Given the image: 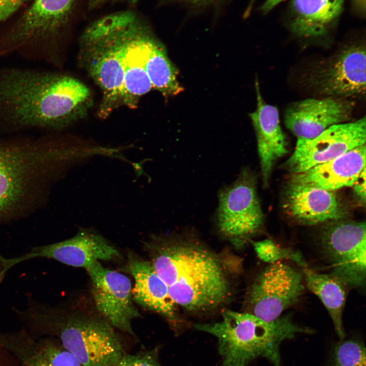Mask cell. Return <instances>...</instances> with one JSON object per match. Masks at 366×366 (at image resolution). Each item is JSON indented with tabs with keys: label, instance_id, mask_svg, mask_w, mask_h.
<instances>
[{
	"label": "cell",
	"instance_id": "1",
	"mask_svg": "<svg viewBox=\"0 0 366 366\" xmlns=\"http://www.w3.org/2000/svg\"><path fill=\"white\" fill-rule=\"evenodd\" d=\"M91 94L83 83L54 72L12 68L0 72V125L62 129L80 117Z\"/></svg>",
	"mask_w": 366,
	"mask_h": 366
},
{
	"label": "cell",
	"instance_id": "2",
	"mask_svg": "<svg viewBox=\"0 0 366 366\" xmlns=\"http://www.w3.org/2000/svg\"><path fill=\"white\" fill-rule=\"evenodd\" d=\"M88 156L85 145L48 136L0 139V223L33 207L50 183Z\"/></svg>",
	"mask_w": 366,
	"mask_h": 366
},
{
	"label": "cell",
	"instance_id": "3",
	"mask_svg": "<svg viewBox=\"0 0 366 366\" xmlns=\"http://www.w3.org/2000/svg\"><path fill=\"white\" fill-rule=\"evenodd\" d=\"M146 246L150 262L176 306L203 312L226 300L230 292L227 278L218 258L205 247L190 240L160 238Z\"/></svg>",
	"mask_w": 366,
	"mask_h": 366
},
{
	"label": "cell",
	"instance_id": "4",
	"mask_svg": "<svg viewBox=\"0 0 366 366\" xmlns=\"http://www.w3.org/2000/svg\"><path fill=\"white\" fill-rule=\"evenodd\" d=\"M32 337H51L82 366H114L126 353L113 327L99 314L77 313L33 299L24 310H12Z\"/></svg>",
	"mask_w": 366,
	"mask_h": 366
},
{
	"label": "cell",
	"instance_id": "5",
	"mask_svg": "<svg viewBox=\"0 0 366 366\" xmlns=\"http://www.w3.org/2000/svg\"><path fill=\"white\" fill-rule=\"evenodd\" d=\"M194 327L217 338L222 366H247L259 356L267 358L274 366H281V343L297 333L312 332L295 324L289 315L267 321L249 313L230 310L223 313L219 322Z\"/></svg>",
	"mask_w": 366,
	"mask_h": 366
},
{
	"label": "cell",
	"instance_id": "6",
	"mask_svg": "<svg viewBox=\"0 0 366 366\" xmlns=\"http://www.w3.org/2000/svg\"><path fill=\"white\" fill-rule=\"evenodd\" d=\"M126 14L127 11L115 12L95 20L85 28L81 37L88 72L103 93L102 116L122 103Z\"/></svg>",
	"mask_w": 366,
	"mask_h": 366
},
{
	"label": "cell",
	"instance_id": "7",
	"mask_svg": "<svg viewBox=\"0 0 366 366\" xmlns=\"http://www.w3.org/2000/svg\"><path fill=\"white\" fill-rule=\"evenodd\" d=\"M255 178L247 168L219 193L216 221L220 233L233 245L243 246L261 229L264 216L258 198Z\"/></svg>",
	"mask_w": 366,
	"mask_h": 366
},
{
	"label": "cell",
	"instance_id": "8",
	"mask_svg": "<svg viewBox=\"0 0 366 366\" xmlns=\"http://www.w3.org/2000/svg\"><path fill=\"white\" fill-rule=\"evenodd\" d=\"M365 241L364 222H332L322 231V250L330 266V273L349 289L365 285Z\"/></svg>",
	"mask_w": 366,
	"mask_h": 366
},
{
	"label": "cell",
	"instance_id": "9",
	"mask_svg": "<svg viewBox=\"0 0 366 366\" xmlns=\"http://www.w3.org/2000/svg\"><path fill=\"white\" fill-rule=\"evenodd\" d=\"M256 277L249 292V313L274 320L299 300L305 289L302 271L282 261L268 264Z\"/></svg>",
	"mask_w": 366,
	"mask_h": 366
},
{
	"label": "cell",
	"instance_id": "10",
	"mask_svg": "<svg viewBox=\"0 0 366 366\" xmlns=\"http://www.w3.org/2000/svg\"><path fill=\"white\" fill-rule=\"evenodd\" d=\"M120 257L118 251L102 236L88 229H81L73 237L51 244L36 246L17 257L0 256V282L15 265L38 258L51 259L65 264L86 268L99 260Z\"/></svg>",
	"mask_w": 366,
	"mask_h": 366
},
{
	"label": "cell",
	"instance_id": "11",
	"mask_svg": "<svg viewBox=\"0 0 366 366\" xmlns=\"http://www.w3.org/2000/svg\"><path fill=\"white\" fill-rule=\"evenodd\" d=\"M85 269L91 279L92 294L99 314L113 327L138 340L132 322L140 314L133 303L129 278L106 268L99 261Z\"/></svg>",
	"mask_w": 366,
	"mask_h": 366
},
{
	"label": "cell",
	"instance_id": "12",
	"mask_svg": "<svg viewBox=\"0 0 366 366\" xmlns=\"http://www.w3.org/2000/svg\"><path fill=\"white\" fill-rule=\"evenodd\" d=\"M365 118L331 126L311 139H297L285 164L292 174L305 171L365 144Z\"/></svg>",
	"mask_w": 366,
	"mask_h": 366
},
{
	"label": "cell",
	"instance_id": "13",
	"mask_svg": "<svg viewBox=\"0 0 366 366\" xmlns=\"http://www.w3.org/2000/svg\"><path fill=\"white\" fill-rule=\"evenodd\" d=\"M354 107L353 102L344 98L307 99L290 106L284 121L297 139H311L331 126L348 121Z\"/></svg>",
	"mask_w": 366,
	"mask_h": 366
},
{
	"label": "cell",
	"instance_id": "14",
	"mask_svg": "<svg viewBox=\"0 0 366 366\" xmlns=\"http://www.w3.org/2000/svg\"><path fill=\"white\" fill-rule=\"evenodd\" d=\"M365 47L354 44L341 50L318 72L315 82L320 94L346 99L365 93Z\"/></svg>",
	"mask_w": 366,
	"mask_h": 366
},
{
	"label": "cell",
	"instance_id": "15",
	"mask_svg": "<svg viewBox=\"0 0 366 366\" xmlns=\"http://www.w3.org/2000/svg\"><path fill=\"white\" fill-rule=\"evenodd\" d=\"M284 208L291 218L305 225L342 220L347 215L334 191L294 182L286 191Z\"/></svg>",
	"mask_w": 366,
	"mask_h": 366
},
{
	"label": "cell",
	"instance_id": "16",
	"mask_svg": "<svg viewBox=\"0 0 366 366\" xmlns=\"http://www.w3.org/2000/svg\"><path fill=\"white\" fill-rule=\"evenodd\" d=\"M127 12L122 52V103L134 108L139 98L152 88L145 69L142 53L144 40L150 30L134 12Z\"/></svg>",
	"mask_w": 366,
	"mask_h": 366
},
{
	"label": "cell",
	"instance_id": "17",
	"mask_svg": "<svg viewBox=\"0 0 366 366\" xmlns=\"http://www.w3.org/2000/svg\"><path fill=\"white\" fill-rule=\"evenodd\" d=\"M0 347L11 353L21 366H82L56 338H36L22 328L0 331Z\"/></svg>",
	"mask_w": 366,
	"mask_h": 366
},
{
	"label": "cell",
	"instance_id": "18",
	"mask_svg": "<svg viewBox=\"0 0 366 366\" xmlns=\"http://www.w3.org/2000/svg\"><path fill=\"white\" fill-rule=\"evenodd\" d=\"M365 169V144L325 163L293 174L291 182L307 184L329 191L352 187Z\"/></svg>",
	"mask_w": 366,
	"mask_h": 366
},
{
	"label": "cell",
	"instance_id": "19",
	"mask_svg": "<svg viewBox=\"0 0 366 366\" xmlns=\"http://www.w3.org/2000/svg\"><path fill=\"white\" fill-rule=\"evenodd\" d=\"M76 0H35L11 36L10 51L55 33L67 21Z\"/></svg>",
	"mask_w": 366,
	"mask_h": 366
},
{
	"label": "cell",
	"instance_id": "20",
	"mask_svg": "<svg viewBox=\"0 0 366 366\" xmlns=\"http://www.w3.org/2000/svg\"><path fill=\"white\" fill-rule=\"evenodd\" d=\"M255 85L257 107L249 115L256 132L261 170L265 185L274 162L284 156L287 150L285 137L280 125L278 108L264 101L257 80Z\"/></svg>",
	"mask_w": 366,
	"mask_h": 366
},
{
	"label": "cell",
	"instance_id": "21",
	"mask_svg": "<svg viewBox=\"0 0 366 366\" xmlns=\"http://www.w3.org/2000/svg\"><path fill=\"white\" fill-rule=\"evenodd\" d=\"M126 269L135 280L133 300L164 316L174 325L179 323L176 306L170 297L168 287L150 261L130 254Z\"/></svg>",
	"mask_w": 366,
	"mask_h": 366
},
{
	"label": "cell",
	"instance_id": "22",
	"mask_svg": "<svg viewBox=\"0 0 366 366\" xmlns=\"http://www.w3.org/2000/svg\"><path fill=\"white\" fill-rule=\"evenodd\" d=\"M345 0H291L287 20L296 36L316 38L326 35L337 23Z\"/></svg>",
	"mask_w": 366,
	"mask_h": 366
},
{
	"label": "cell",
	"instance_id": "23",
	"mask_svg": "<svg viewBox=\"0 0 366 366\" xmlns=\"http://www.w3.org/2000/svg\"><path fill=\"white\" fill-rule=\"evenodd\" d=\"M307 287L321 300L333 322L341 340L345 334L343 324V313L349 287L339 278L330 273L316 271L309 266L301 268Z\"/></svg>",
	"mask_w": 366,
	"mask_h": 366
},
{
	"label": "cell",
	"instance_id": "24",
	"mask_svg": "<svg viewBox=\"0 0 366 366\" xmlns=\"http://www.w3.org/2000/svg\"><path fill=\"white\" fill-rule=\"evenodd\" d=\"M142 53L152 88L166 97L176 96L183 91L177 80L178 69L170 60L163 45L150 31L144 40Z\"/></svg>",
	"mask_w": 366,
	"mask_h": 366
},
{
	"label": "cell",
	"instance_id": "25",
	"mask_svg": "<svg viewBox=\"0 0 366 366\" xmlns=\"http://www.w3.org/2000/svg\"><path fill=\"white\" fill-rule=\"evenodd\" d=\"M252 244L257 256L264 262L271 264L289 260L301 268L309 266L300 252L291 248L282 247L270 239L253 241Z\"/></svg>",
	"mask_w": 366,
	"mask_h": 366
},
{
	"label": "cell",
	"instance_id": "26",
	"mask_svg": "<svg viewBox=\"0 0 366 366\" xmlns=\"http://www.w3.org/2000/svg\"><path fill=\"white\" fill-rule=\"evenodd\" d=\"M332 366H365V348L357 339L337 344L332 352Z\"/></svg>",
	"mask_w": 366,
	"mask_h": 366
},
{
	"label": "cell",
	"instance_id": "27",
	"mask_svg": "<svg viewBox=\"0 0 366 366\" xmlns=\"http://www.w3.org/2000/svg\"><path fill=\"white\" fill-rule=\"evenodd\" d=\"M158 347L134 354L125 353L114 366H162Z\"/></svg>",
	"mask_w": 366,
	"mask_h": 366
},
{
	"label": "cell",
	"instance_id": "28",
	"mask_svg": "<svg viewBox=\"0 0 366 366\" xmlns=\"http://www.w3.org/2000/svg\"><path fill=\"white\" fill-rule=\"evenodd\" d=\"M25 0H0V23L7 19Z\"/></svg>",
	"mask_w": 366,
	"mask_h": 366
},
{
	"label": "cell",
	"instance_id": "29",
	"mask_svg": "<svg viewBox=\"0 0 366 366\" xmlns=\"http://www.w3.org/2000/svg\"><path fill=\"white\" fill-rule=\"evenodd\" d=\"M356 198L361 204L365 202V169L361 173L357 180L352 186Z\"/></svg>",
	"mask_w": 366,
	"mask_h": 366
},
{
	"label": "cell",
	"instance_id": "30",
	"mask_svg": "<svg viewBox=\"0 0 366 366\" xmlns=\"http://www.w3.org/2000/svg\"><path fill=\"white\" fill-rule=\"evenodd\" d=\"M353 8L359 16L364 17L366 11V0H352Z\"/></svg>",
	"mask_w": 366,
	"mask_h": 366
},
{
	"label": "cell",
	"instance_id": "31",
	"mask_svg": "<svg viewBox=\"0 0 366 366\" xmlns=\"http://www.w3.org/2000/svg\"><path fill=\"white\" fill-rule=\"evenodd\" d=\"M284 1L285 0H265L260 8V11L264 14H267Z\"/></svg>",
	"mask_w": 366,
	"mask_h": 366
},
{
	"label": "cell",
	"instance_id": "32",
	"mask_svg": "<svg viewBox=\"0 0 366 366\" xmlns=\"http://www.w3.org/2000/svg\"><path fill=\"white\" fill-rule=\"evenodd\" d=\"M114 1L116 0H89V4L90 7L94 8L100 6L102 4Z\"/></svg>",
	"mask_w": 366,
	"mask_h": 366
},
{
	"label": "cell",
	"instance_id": "33",
	"mask_svg": "<svg viewBox=\"0 0 366 366\" xmlns=\"http://www.w3.org/2000/svg\"><path fill=\"white\" fill-rule=\"evenodd\" d=\"M187 2L194 5H200L207 4L213 0H185Z\"/></svg>",
	"mask_w": 366,
	"mask_h": 366
},
{
	"label": "cell",
	"instance_id": "34",
	"mask_svg": "<svg viewBox=\"0 0 366 366\" xmlns=\"http://www.w3.org/2000/svg\"><path fill=\"white\" fill-rule=\"evenodd\" d=\"M255 0H250L249 3V7H252L254 4V3Z\"/></svg>",
	"mask_w": 366,
	"mask_h": 366
}]
</instances>
